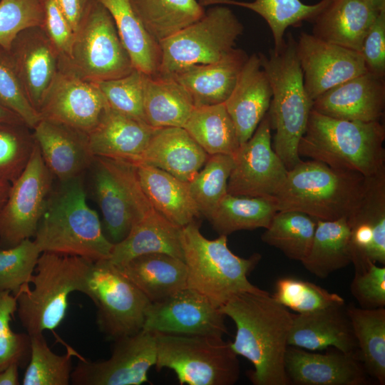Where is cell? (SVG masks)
<instances>
[{"mask_svg":"<svg viewBox=\"0 0 385 385\" xmlns=\"http://www.w3.org/2000/svg\"><path fill=\"white\" fill-rule=\"evenodd\" d=\"M360 53L367 72L385 77V9L380 11L366 34Z\"/></svg>","mask_w":385,"mask_h":385,"instance_id":"obj_53","label":"cell"},{"mask_svg":"<svg viewBox=\"0 0 385 385\" xmlns=\"http://www.w3.org/2000/svg\"><path fill=\"white\" fill-rule=\"evenodd\" d=\"M181 228L153 208L123 240L113 245L108 260L120 265L140 255L163 253L184 261Z\"/></svg>","mask_w":385,"mask_h":385,"instance_id":"obj_29","label":"cell"},{"mask_svg":"<svg viewBox=\"0 0 385 385\" xmlns=\"http://www.w3.org/2000/svg\"><path fill=\"white\" fill-rule=\"evenodd\" d=\"M111 356L104 361L81 359L73 369V385H140L156 362L155 333L141 329L113 340Z\"/></svg>","mask_w":385,"mask_h":385,"instance_id":"obj_15","label":"cell"},{"mask_svg":"<svg viewBox=\"0 0 385 385\" xmlns=\"http://www.w3.org/2000/svg\"><path fill=\"white\" fill-rule=\"evenodd\" d=\"M296 47L297 41L289 33L279 50L272 48L268 56L258 53L272 91L267 111L271 129L275 130L272 145L287 170L301 160L298 147L313 102L304 86Z\"/></svg>","mask_w":385,"mask_h":385,"instance_id":"obj_4","label":"cell"},{"mask_svg":"<svg viewBox=\"0 0 385 385\" xmlns=\"http://www.w3.org/2000/svg\"><path fill=\"white\" fill-rule=\"evenodd\" d=\"M329 0L307 4L301 0H255L251 2L235 0H209L211 5H234L248 9L260 15L268 24L274 41V50L284 43V34L289 26L303 21L312 22Z\"/></svg>","mask_w":385,"mask_h":385,"instance_id":"obj_40","label":"cell"},{"mask_svg":"<svg viewBox=\"0 0 385 385\" xmlns=\"http://www.w3.org/2000/svg\"><path fill=\"white\" fill-rule=\"evenodd\" d=\"M91 166L94 195L103 216L105 234L115 244L153 207L142 189L135 163L94 157Z\"/></svg>","mask_w":385,"mask_h":385,"instance_id":"obj_11","label":"cell"},{"mask_svg":"<svg viewBox=\"0 0 385 385\" xmlns=\"http://www.w3.org/2000/svg\"><path fill=\"white\" fill-rule=\"evenodd\" d=\"M284 367L289 384L364 385L368 381L359 354L335 348L319 353L288 346Z\"/></svg>","mask_w":385,"mask_h":385,"instance_id":"obj_20","label":"cell"},{"mask_svg":"<svg viewBox=\"0 0 385 385\" xmlns=\"http://www.w3.org/2000/svg\"><path fill=\"white\" fill-rule=\"evenodd\" d=\"M225 318L220 309L208 298L186 287L161 301L150 303L143 329L223 337L227 333Z\"/></svg>","mask_w":385,"mask_h":385,"instance_id":"obj_16","label":"cell"},{"mask_svg":"<svg viewBox=\"0 0 385 385\" xmlns=\"http://www.w3.org/2000/svg\"><path fill=\"white\" fill-rule=\"evenodd\" d=\"M236 326L234 351L254 366L255 385H289L284 357L293 314L268 292L238 294L220 307Z\"/></svg>","mask_w":385,"mask_h":385,"instance_id":"obj_1","label":"cell"},{"mask_svg":"<svg viewBox=\"0 0 385 385\" xmlns=\"http://www.w3.org/2000/svg\"><path fill=\"white\" fill-rule=\"evenodd\" d=\"M20 123H24L16 113L0 103V124Z\"/></svg>","mask_w":385,"mask_h":385,"instance_id":"obj_56","label":"cell"},{"mask_svg":"<svg viewBox=\"0 0 385 385\" xmlns=\"http://www.w3.org/2000/svg\"><path fill=\"white\" fill-rule=\"evenodd\" d=\"M316 223L317 220L301 212L277 211L261 238L288 258L301 262L310 250Z\"/></svg>","mask_w":385,"mask_h":385,"instance_id":"obj_41","label":"cell"},{"mask_svg":"<svg viewBox=\"0 0 385 385\" xmlns=\"http://www.w3.org/2000/svg\"><path fill=\"white\" fill-rule=\"evenodd\" d=\"M271 130L267 112L251 138L232 155L227 193L270 198L277 195L288 170L272 148Z\"/></svg>","mask_w":385,"mask_h":385,"instance_id":"obj_14","label":"cell"},{"mask_svg":"<svg viewBox=\"0 0 385 385\" xmlns=\"http://www.w3.org/2000/svg\"><path fill=\"white\" fill-rule=\"evenodd\" d=\"M272 297L279 304L297 314L345 303L344 298L336 293L314 283L293 277L278 279Z\"/></svg>","mask_w":385,"mask_h":385,"instance_id":"obj_45","label":"cell"},{"mask_svg":"<svg viewBox=\"0 0 385 385\" xmlns=\"http://www.w3.org/2000/svg\"><path fill=\"white\" fill-rule=\"evenodd\" d=\"M60 66L92 82L120 78L134 69L111 14L98 1L91 0L69 57L61 59Z\"/></svg>","mask_w":385,"mask_h":385,"instance_id":"obj_10","label":"cell"},{"mask_svg":"<svg viewBox=\"0 0 385 385\" xmlns=\"http://www.w3.org/2000/svg\"><path fill=\"white\" fill-rule=\"evenodd\" d=\"M8 51L25 93L39 113L59 70L61 56L41 26L20 32Z\"/></svg>","mask_w":385,"mask_h":385,"instance_id":"obj_19","label":"cell"},{"mask_svg":"<svg viewBox=\"0 0 385 385\" xmlns=\"http://www.w3.org/2000/svg\"><path fill=\"white\" fill-rule=\"evenodd\" d=\"M31 354L22 379L24 385H68L72 369L71 349L58 355L48 346L43 333L30 334Z\"/></svg>","mask_w":385,"mask_h":385,"instance_id":"obj_43","label":"cell"},{"mask_svg":"<svg viewBox=\"0 0 385 385\" xmlns=\"http://www.w3.org/2000/svg\"><path fill=\"white\" fill-rule=\"evenodd\" d=\"M34 240L41 252L108 260L113 245L88 205L83 175L52 188Z\"/></svg>","mask_w":385,"mask_h":385,"instance_id":"obj_2","label":"cell"},{"mask_svg":"<svg viewBox=\"0 0 385 385\" xmlns=\"http://www.w3.org/2000/svg\"><path fill=\"white\" fill-rule=\"evenodd\" d=\"M144 76L145 73L134 68L125 76L94 83L110 108L145 122L143 110Z\"/></svg>","mask_w":385,"mask_h":385,"instance_id":"obj_48","label":"cell"},{"mask_svg":"<svg viewBox=\"0 0 385 385\" xmlns=\"http://www.w3.org/2000/svg\"><path fill=\"white\" fill-rule=\"evenodd\" d=\"M156 128L109 106L88 133L91 153L138 163Z\"/></svg>","mask_w":385,"mask_h":385,"instance_id":"obj_25","label":"cell"},{"mask_svg":"<svg viewBox=\"0 0 385 385\" xmlns=\"http://www.w3.org/2000/svg\"><path fill=\"white\" fill-rule=\"evenodd\" d=\"M243 31L227 6L210 8L201 19L159 43L161 61L157 76L170 78L189 66L219 61L235 48Z\"/></svg>","mask_w":385,"mask_h":385,"instance_id":"obj_9","label":"cell"},{"mask_svg":"<svg viewBox=\"0 0 385 385\" xmlns=\"http://www.w3.org/2000/svg\"><path fill=\"white\" fill-rule=\"evenodd\" d=\"M85 294L96 307V324L107 339L143 329L150 302L108 260L93 262Z\"/></svg>","mask_w":385,"mask_h":385,"instance_id":"obj_12","label":"cell"},{"mask_svg":"<svg viewBox=\"0 0 385 385\" xmlns=\"http://www.w3.org/2000/svg\"><path fill=\"white\" fill-rule=\"evenodd\" d=\"M296 50L304 86L312 101L332 87L367 72L360 52L324 41L312 34L300 33Z\"/></svg>","mask_w":385,"mask_h":385,"instance_id":"obj_17","label":"cell"},{"mask_svg":"<svg viewBox=\"0 0 385 385\" xmlns=\"http://www.w3.org/2000/svg\"><path fill=\"white\" fill-rule=\"evenodd\" d=\"M93 261L52 252L40 255L31 283L15 296L16 312L30 334L53 331L63 320L71 293L85 294Z\"/></svg>","mask_w":385,"mask_h":385,"instance_id":"obj_6","label":"cell"},{"mask_svg":"<svg viewBox=\"0 0 385 385\" xmlns=\"http://www.w3.org/2000/svg\"><path fill=\"white\" fill-rule=\"evenodd\" d=\"M384 140L380 121L337 119L312 109L298 153L366 178L385 170Z\"/></svg>","mask_w":385,"mask_h":385,"instance_id":"obj_3","label":"cell"},{"mask_svg":"<svg viewBox=\"0 0 385 385\" xmlns=\"http://www.w3.org/2000/svg\"><path fill=\"white\" fill-rule=\"evenodd\" d=\"M385 107V79L369 72L349 79L323 93L312 109L333 118L379 121Z\"/></svg>","mask_w":385,"mask_h":385,"instance_id":"obj_21","label":"cell"},{"mask_svg":"<svg viewBox=\"0 0 385 385\" xmlns=\"http://www.w3.org/2000/svg\"><path fill=\"white\" fill-rule=\"evenodd\" d=\"M382 10L371 0H329L312 22V34L360 52L366 34Z\"/></svg>","mask_w":385,"mask_h":385,"instance_id":"obj_26","label":"cell"},{"mask_svg":"<svg viewBox=\"0 0 385 385\" xmlns=\"http://www.w3.org/2000/svg\"><path fill=\"white\" fill-rule=\"evenodd\" d=\"M135 165L142 189L154 210L180 227L201 217L188 183L145 163Z\"/></svg>","mask_w":385,"mask_h":385,"instance_id":"obj_30","label":"cell"},{"mask_svg":"<svg viewBox=\"0 0 385 385\" xmlns=\"http://www.w3.org/2000/svg\"><path fill=\"white\" fill-rule=\"evenodd\" d=\"M19 366L17 364H12L3 371H0V385H19L18 369Z\"/></svg>","mask_w":385,"mask_h":385,"instance_id":"obj_55","label":"cell"},{"mask_svg":"<svg viewBox=\"0 0 385 385\" xmlns=\"http://www.w3.org/2000/svg\"><path fill=\"white\" fill-rule=\"evenodd\" d=\"M41 254L31 238L1 248L0 291H9L16 296L24 286L29 284Z\"/></svg>","mask_w":385,"mask_h":385,"instance_id":"obj_46","label":"cell"},{"mask_svg":"<svg viewBox=\"0 0 385 385\" xmlns=\"http://www.w3.org/2000/svg\"><path fill=\"white\" fill-rule=\"evenodd\" d=\"M109 106L96 83L59 67L39 111L41 118L89 133Z\"/></svg>","mask_w":385,"mask_h":385,"instance_id":"obj_18","label":"cell"},{"mask_svg":"<svg viewBox=\"0 0 385 385\" xmlns=\"http://www.w3.org/2000/svg\"><path fill=\"white\" fill-rule=\"evenodd\" d=\"M43 0H0V46L9 49L22 31L42 26Z\"/></svg>","mask_w":385,"mask_h":385,"instance_id":"obj_49","label":"cell"},{"mask_svg":"<svg viewBox=\"0 0 385 385\" xmlns=\"http://www.w3.org/2000/svg\"><path fill=\"white\" fill-rule=\"evenodd\" d=\"M32 131L46 166L58 181L81 175L91 166L94 156L87 133L46 118H41Z\"/></svg>","mask_w":385,"mask_h":385,"instance_id":"obj_22","label":"cell"},{"mask_svg":"<svg viewBox=\"0 0 385 385\" xmlns=\"http://www.w3.org/2000/svg\"><path fill=\"white\" fill-rule=\"evenodd\" d=\"M36 142L23 123L0 124V179L12 184L26 168Z\"/></svg>","mask_w":385,"mask_h":385,"instance_id":"obj_44","label":"cell"},{"mask_svg":"<svg viewBox=\"0 0 385 385\" xmlns=\"http://www.w3.org/2000/svg\"><path fill=\"white\" fill-rule=\"evenodd\" d=\"M364 187L365 177L358 173L301 160L288 170L274 199L278 211H298L315 220H334L356 211Z\"/></svg>","mask_w":385,"mask_h":385,"instance_id":"obj_5","label":"cell"},{"mask_svg":"<svg viewBox=\"0 0 385 385\" xmlns=\"http://www.w3.org/2000/svg\"><path fill=\"white\" fill-rule=\"evenodd\" d=\"M115 266L150 303L161 301L187 287L185 262L168 254H145Z\"/></svg>","mask_w":385,"mask_h":385,"instance_id":"obj_31","label":"cell"},{"mask_svg":"<svg viewBox=\"0 0 385 385\" xmlns=\"http://www.w3.org/2000/svg\"><path fill=\"white\" fill-rule=\"evenodd\" d=\"M111 14L134 68L148 76L158 75L161 49L146 31L129 0H96Z\"/></svg>","mask_w":385,"mask_h":385,"instance_id":"obj_34","label":"cell"},{"mask_svg":"<svg viewBox=\"0 0 385 385\" xmlns=\"http://www.w3.org/2000/svg\"><path fill=\"white\" fill-rule=\"evenodd\" d=\"M53 178L36 143L26 168L11 185L0 211V241L7 247L34 237Z\"/></svg>","mask_w":385,"mask_h":385,"instance_id":"obj_13","label":"cell"},{"mask_svg":"<svg viewBox=\"0 0 385 385\" xmlns=\"http://www.w3.org/2000/svg\"><path fill=\"white\" fill-rule=\"evenodd\" d=\"M74 33L84 18L91 0H56Z\"/></svg>","mask_w":385,"mask_h":385,"instance_id":"obj_54","label":"cell"},{"mask_svg":"<svg viewBox=\"0 0 385 385\" xmlns=\"http://www.w3.org/2000/svg\"><path fill=\"white\" fill-rule=\"evenodd\" d=\"M278 208L274 198L227 193L207 219L219 235L267 228Z\"/></svg>","mask_w":385,"mask_h":385,"instance_id":"obj_37","label":"cell"},{"mask_svg":"<svg viewBox=\"0 0 385 385\" xmlns=\"http://www.w3.org/2000/svg\"><path fill=\"white\" fill-rule=\"evenodd\" d=\"M352 264L355 269L367 260L385 264V195L371 190L362 197L349 217Z\"/></svg>","mask_w":385,"mask_h":385,"instance_id":"obj_32","label":"cell"},{"mask_svg":"<svg viewBox=\"0 0 385 385\" xmlns=\"http://www.w3.org/2000/svg\"><path fill=\"white\" fill-rule=\"evenodd\" d=\"M371 1L379 9H385V0H371Z\"/></svg>","mask_w":385,"mask_h":385,"instance_id":"obj_58","label":"cell"},{"mask_svg":"<svg viewBox=\"0 0 385 385\" xmlns=\"http://www.w3.org/2000/svg\"><path fill=\"white\" fill-rule=\"evenodd\" d=\"M183 128L209 155H232L240 145L224 103L195 107Z\"/></svg>","mask_w":385,"mask_h":385,"instance_id":"obj_38","label":"cell"},{"mask_svg":"<svg viewBox=\"0 0 385 385\" xmlns=\"http://www.w3.org/2000/svg\"><path fill=\"white\" fill-rule=\"evenodd\" d=\"M143 110L155 128H183L195 107L187 91L173 78L144 76Z\"/></svg>","mask_w":385,"mask_h":385,"instance_id":"obj_33","label":"cell"},{"mask_svg":"<svg viewBox=\"0 0 385 385\" xmlns=\"http://www.w3.org/2000/svg\"><path fill=\"white\" fill-rule=\"evenodd\" d=\"M301 262L307 271L320 278H326L352 263L347 217L334 220H317L310 250Z\"/></svg>","mask_w":385,"mask_h":385,"instance_id":"obj_35","label":"cell"},{"mask_svg":"<svg viewBox=\"0 0 385 385\" xmlns=\"http://www.w3.org/2000/svg\"><path fill=\"white\" fill-rule=\"evenodd\" d=\"M288 345L309 351L335 348L347 353H358L345 303L293 314Z\"/></svg>","mask_w":385,"mask_h":385,"instance_id":"obj_23","label":"cell"},{"mask_svg":"<svg viewBox=\"0 0 385 385\" xmlns=\"http://www.w3.org/2000/svg\"><path fill=\"white\" fill-rule=\"evenodd\" d=\"M149 35L158 43L201 19L204 6L197 0H129Z\"/></svg>","mask_w":385,"mask_h":385,"instance_id":"obj_36","label":"cell"},{"mask_svg":"<svg viewBox=\"0 0 385 385\" xmlns=\"http://www.w3.org/2000/svg\"><path fill=\"white\" fill-rule=\"evenodd\" d=\"M350 289L361 308L376 309L385 306V267L367 260L355 269Z\"/></svg>","mask_w":385,"mask_h":385,"instance_id":"obj_51","label":"cell"},{"mask_svg":"<svg viewBox=\"0 0 385 385\" xmlns=\"http://www.w3.org/2000/svg\"><path fill=\"white\" fill-rule=\"evenodd\" d=\"M209 155L183 128H156L138 163L160 168L189 183Z\"/></svg>","mask_w":385,"mask_h":385,"instance_id":"obj_28","label":"cell"},{"mask_svg":"<svg viewBox=\"0 0 385 385\" xmlns=\"http://www.w3.org/2000/svg\"><path fill=\"white\" fill-rule=\"evenodd\" d=\"M181 243L187 267V287L208 298L221 307L234 296L244 292L263 293L252 284L248 275L262 258L235 255L227 246L226 235L214 240L205 237L197 222L181 228Z\"/></svg>","mask_w":385,"mask_h":385,"instance_id":"obj_7","label":"cell"},{"mask_svg":"<svg viewBox=\"0 0 385 385\" xmlns=\"http://www.w3.org/2000/svg\"><path fill=\"white\" fill-rule=\"evenodd\" d=\"M16 309V297L9 291H0V371L12 364L26 366L30 359V336L11 327Z\"/></svg>","mask_w":385,"mask_h":385,"instance_id":"obj_47","label":"cell"},{"mask_svg":"<svg viewBox=\"0 0 385 385\" xmlns=\"http://www.w3.org/2000/svg\"><path fill=\"white\" fill-rule=\"evenodd\" d=\"M11 185L10 183L0 179V211L8 198Z\"/></svg>","mask_w":385,"mask_h":385,"instance_id":"obj_57","label":"cell"},{"mask_svg":"<svg viewBox=\"0 0 385 385\" xmlns=\"http://www.w3.org/2000/svg\"><path fill=\"white\" fill-rule=\"evenodd\" d=\"M358 346V354L366 373L380 385L385 384V309L346 307Z\"/></svg>","mask_w":385,"mask_h":385,"instance_id":"obj_39","label":"cell"},{"mask_svg":"<svg viewBox=\"0 0 385 385\" xmlns=\"http://www.w3.org/2000/svg\"><path fill=\"white\" fill-rule=\"evenodd\" d=\"M44 18L42 28L65 60L69 57L75 33L56 0H43Z\"/></svg>","mask_w":385,"mask_h":385,"instance_id":"obj_52","label":"cell"},{"mask_svg":"<svg viewBox=\"0 0 385 385\" xmlns=\"http://www.w3.org/2000/svg\"><path fill=\"white\" fill-rule=\"evenodd\" d=\"M248 56L234 48L219 61L196 64L174 75L189 93L195 107L222 103L232 92Z\"/></svg>","mask_w":385,"mask_h":385,"instance_id":"obj_27","label":"cell"},{"mask_svg":"<svg viewBox=\"0 0 385 385\" xmlns=\"http://www.w3.org/2000/svg\"><path fill=\"white\" fill-rule=\"evenodd\" d=\"M154 333L155 369L173 371L180 384L233 385L239 379L238 355L230 342L207 335Z\"/></svg>","mask_w":385,"mask_h":385,"instance_id":"obj_8","label":"cell"},{"mask_svg":"<svg viewBox=\"0 0 385 385\" xmlns=\"http://www.w3.org/2000/svg\"><path fill=\"white\" fill-rule=\"evenodd\" d=\"M233 165L231 155H210L203 167L188 183L192 198L201 215L207 219L227 193V182Z\"/></svg>","mask_w":385,"mask_h":385,"instance_id":"obj_42","label":"cell"},{"mask_svg":"<svg viewBox=\"0 0 385 385\" xmlns=\"http://www.w3.org/2000/svg\"><path fill=\"white\" fill-rule=\"evenodd\" d=\"M0 103L33 129L41 117L29 102L8 49L0 46Z\"/></svg>","mask_w":385,"mask_h":385,"instance_id":"obj_50","label":"cell"},{"mask_svg":"<svg viewBox=\"0 0 385 385\" xmlns=\"http://www.w3.org/2000/svg\"><path fill=\"white\" fill-rule=\"evenodd\" d=\"M272 91L258 53L248 56L235 86L224 103L240 144L248 140L267 112Z\"/></svg>","mask_w":385,"mask_h":385,"instance_id":"obj_24","label":"cell"}]
</instances>
